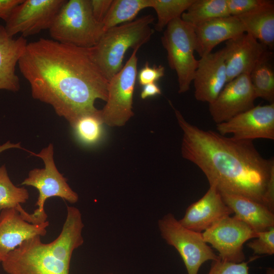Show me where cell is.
Returning <instances> with one entry per match:
<instances>
[{"label":"cell","instance_id":"603a6c76","mask_svg":"<svg viewBox=\"0 0 274 274\" xmlns=\"http://www.w3.org/2000/svg\"><path fill=\"white\" fill-rule=\"evenodd\" d=\"M272 53L268 51L249 74L255 95L269 104L274 103V71L270 62Z\"/></svg>","mask_w":274,"mask_h":274},{"label":"cell","instance_id":"1f68e13d","mask_svg":"<svg viewBox=\"0 0 274 274\" xmlns=\"http://www.w3.org/2000/svg\"><path fill=\"white\" fill-rule=\"evenodd\" d=\"M112 1L113 0H90L92 13L96 21L102 23Z\"/></svg>","mask_w":274,"mask_h":274},{"label":"cell","instance_id":"9c48e42d","mask_svg":"<svg viewBox=\"0 0 274 274\" xmlns=\"http://www.w3.org/2000/svg\"><path fill=\"white\" fill-rule=\"evenodd\" d=\"M138 50L132 52L121 70L109 80L108 99L100 110L104 124L122 126L133 116V95L137 79Z\"/></svg>","mask_w":274,"mask_h":274},{"label":"cell","instance_id":"4dcf8cb0","mask_svg":"<svg viewBox=\"0 0 274 274\" xmlns=\"http://www.w3.org/2000/svg\"><path fill=\"white\" fill-rule=\"evenodd\" d=\"M165 68L163 66H150L148 62L140 70L137 75V79L140 85L156 83L164 75Z\"/></svg>","mask_w":274,"mask_h":274},{"label":"cell","instance_id":"8fae6325","mask_svg":"<svg viewBox=\"0 0 274 274\" xmlns=\"http://www.w3.org/2000/svg\"><path fill=\"white\" fill-rule=\"evenodd\" d=\"M65 0H23L5 21L11 37L20 33L24 38L35 35L51 27Z\"/></svg>","mask_w":274,"mask_h":274},{"label":"cell","instance_id":"836d02e7","mask_svg":"<svg viewBox=\"0 0 274 274\" xmlns=\"http://www.w3.org/2000/svg\"><path fill=\"white\" fill-rule=\"evenodd\" d=\"M23 0H0V18L5 22L13 9Z\"/></svg>","mask_w":274,"mask_h":274},{"label":"cell","instance_id":"4fadbf2b","mask_svg":"<svg viewBox=\"0 0 274 274\" xmlns=\"http://www.w3.org/2000/svg\"><path fill=\"white\" fill-rule=\"evenodd\" d=\"M256 99L249 75L243 74L226 84L209 112L216 124L222 123L253 108Z\"/></svg>","mask_w":274,"mask_h":274},{"label":"cell","instance_id":"277c9868","mask_svg":"<svg viewBox=\"0 0 274 274\" xmlns=\"http://www.w3.org/2000/svg\"><path fill=\"white\" fill-rule=\"evenodd\" d=\"M154 19L147 15L104 31L92 50L96 64L108 80L122 68L129 48L139 50L149 41L154 32L151 24Z\"/></svg>","mask_w":274,"mask_h":274},{"label":"cell","instance_id":"d6a6232c","mask_svg":"<svg viewBox=\"0 0 274 274\" xmlns=\"http://www.w3.org/2000/svg\"><path fill=\"white\" fill-rule=\"evenodd\" d=\"M264 205L274 212V168L271 170L264 197Z\"/></svg>","mask_w":274,"mask_h":274},{"label":"cell","instance_id":"52a82bcc","mask_svg":"<svg viewBox=\"0 0 274 274\" xmlns=\"http://www.w3.org/2000/svg\"><path fill=\"white\" fill-rule=\"evenodd\" d=\"M161 40L167 52L168 65L177 75L178 92H186L190 88L198 64L194 55L196 47L194 28L181 18L175 19L166 26Z\"/></svg>","mask_w":274,"mask_h":274},{"label":"cell","instance_id":"8992f818","mask_svg":"<svg viewBox=\"0 0 274 274\" xmlns=\"http://www.w3.org/2000/svg\"><path fill=\"white\" fill-rule=\"evenodd\" d=\"M41 158L44 162V168L31 170L22 185L32 186L39 191L35 206L37 208L29 214L28 222L41 224L47 221L48 216L44 206L46 200L52 197H58L71 203H76L79 196L67 183V179L58 170L53 159V147L52 144L43 149L39 153L30 152Z\"/></svg>","mask_w":274,"mask_h":274},{"label":"cell","instance_id":"9a60e30c","mask_svg":"<svg viewBox=\"0 0 274 274\" xmlns=\"http://www.w3.org/2000/svg\"><path fill=\"white\" fill-rule=\"evenodd\" d=\"M192 82L196 100L210 104L216 98L227 83L223 48L200 57Z\"/></svg>","mask_w":274,"mask_h":274},{"label":"cell","instance_id":"f546056e","mask_svg":"<svg viewBox=\"0 0 274 274\" xmlns=\"http://www.w3.org/2000/svg\"><path fill=\"white\" fill-rule=\"evenodd\" d=\"M249 269L248 262L235 263L220 259L212 261L208 274H249Z\"/></svg>","mask_w":274,"mask_h":274},{"label":"cell","instance_id":"83f0119b","mask_svg":"<svg viewBox=\"0 0 274 274\" xmlns=\"http://www.w3.org/2000/svg\"><path fill=\"white\" fill-rule=\"evenodd\" d=\"M230 16L238 17L274 4L269 0H226Z\"/></svg>","mask_w":274,"mask_h":274},{"label":"cell","instance_id":"7402d4cb","mask_svg":"<svg viewBox=\"0 0 274 274\" xmlns=\"http://www.w3.org/2000/svg\"><path fill=\"white\" fill-rule=\"evenodd\" d=\"M229 16L226 0H194L181 18L194 27L214 19Z\"/></svg>","mask_w":274,"mask_h":274},{"label":"cell","instance_id":"d590c367","mask_svg":"<svg viewBox=\"0 0 274 274\" xmlns=\"http://www.w3.org/2000/svg\"><path fill=\"white\" fill-rule=\"evenodd\" d=\"M12 148L22 149L20 143L13 144L9 141L7 142L5 144L0 145V153L6 150Z\"/></svg>","mask_w":274,"mask_h":274},{"label":"cell","instance_id":"5bb4252c","mask_svg":"<svg viewBox=\"0 0 274 274\" xmlns=\"http://www.w3.org/2000/svg\"><path fill=\"white\" fill-rule=\"evenodd\" d=\"M227 82L243 75H249L268 51V48L247 33L225 42L223 48Z\"/></svg>","mask_w":274,"mask_h":274},{"label":"cell","instance_id":"7a4b0ae2","mask_svg":"<svg viewBox=\"0 0 274 274\" xmlns=\"http://www.w3.org/2000/svg\"><path fill=\"white\" fill-rule=\"evenodd\" d=\"M169 102L183 132L182 157L197 166L210 185L219 191L245 196L264 204L273 158H264L253 141L227 137L190 123Z\"/></svg>","mask_w":274,"mask_h":274},{"label":"cell","instance_id":"74e56055","mask_svg":"<svg viewBox=\"0 0 274 274\" xmlns=\"http://www.w3.org/2000/svg\"><path fill=\"white\" fill-rule=\"evenodd\" d=\"M106 274H114V273H106Z\"/></svg>","mask_w":274,"mask_h":274},{"label":"cell","instance_id":"6da1fadb","mask_svg":"<svg viewBox=\"0 0 274 274\" xmlns=\"http://www.w3.org/2000/svg\"><path fill=\"white\" fill-rule=\"evenodd\" d=\"M32 96L52 106L73 127L81 117L100 115L97 99H108L109 80L83 48L40 38L28 43L18 62Z\"/></svg>","mask_w":274,"mask_h":274},{"label":"cell","instance_id":"d6986e66","mask_svg":"<svg viewBox=\"0 0 274 274\" xmlns=\"http://www.w3.org/2000/svg\"><path fill=\"white\" fill-rule=\"evenodd\" d=\"M27 44V40L22 36L17 38L10 36L4 26L0 25V90L14 92L19 90L16 66Z\"/></svg>","mask_w":274,"mask_h":274},{"label":"cell","instance_id":"ffe728a7","mask_svg":"<svg viewBox=\"0 0 274 274\" xmlns=\"http://www.w3.org/2000/svg\"><path fill=\"white\" fill-rule=\"evenodd\" d=\"M234 216L256 232L274 227V214L264 204L239 194L220 191Z\"/></svg>","mask_w":274,"mask_h":274},{"label":"cell","instance_id":"ba28073f","mask_svg":"<svg viewBox=\"0 0 274 274\" xmlns=\"http://www.w3.org/2000/svg\"><path fill=\"white\" fill-rule=\"evenodd\" d=\"M158 227L162 238L179 253L188 274H197L205 262L220 259L203 240L201 233L185 228L173 214L160 219Z\"/></svg>","mask_w":274,"mask_h":274},{"label":"cell","instance_id":"7c38bea8","mask_svg":"<svg viewBox=\"0 0 274 274\" xmlns=\"http://www.w3.org/2000/svg\"><path fill=\"white\" fill-rule=\"evenodd\" d=\"M219 133L243 140H274V103L257 106L216 124Z\"/></svg>","mask_w":274,"mask_h":274},{"label":"cell","instance_id":"e575fe53","mask_svg":"<svg viewBox=\"0 0 274 274\" xmlns=\"http://www.w3.org/2000/svg\"><path fill=\"white\" fill-rule=\"evenodd\" d=\"M161 91L158 84L156 83H152L143 86L141 97L144 99L149 97L161 94Z\"/></svg>","mask_w":274,"mask_h":274},{"label":"cell","instance_id":"e0dca14e","mask_svg":"<svg viewBox=\"0 0 274 274\" xmlns=\"http://www.w3.org/2000/svg\"><path fill=\"white\" fill-rule=\"evenodd\" d=\"M232 213L217 188L210 185L205 194L187 208L184 217L179 221L185 228L201 233L216 221Z\"/></svg>","mask_w":274,"mask_h":274},{"label":"cell","instance_id":"cb8c5ba5","mask_svg":"<svg viewBox=\"0 0 274 274\" xmlns=\"http://www.w3.org/2000/svg\"><path fill=\"white\" fill-rule=\"evenodd\" d=\"M150 6L151 0H113L102 22L104 31L134 20L140 11Z\"/></svg>","mask_w":274,"mask_h":274},{"label":"cell","instance_id":"4316f807","mask_svg":"<svg viewBox=\"0 0 274 274\" xmlns=\"http://www.w3.org/2000/svg\"><path fill=\"white\" fill-rule=\"evenodd\" d=\"M103 124L101 114L86 115L80 118L73 128L80 141L93 144L100 139Z\"/></svg>","mask_w":274,"mask_h":274},{"label":"cell","instance_id":"3957f363","mask_svg":"<svg viewBox=\"0 0 274 274\" xmlns=\"http://www.w3.org/2000/svg\"><path fill=\"white\" fill-rule=\"evenodd\" d=\"M82 217L76 211L67 212L59 235L44 243L38 235L24 241L1 262L8 274H70L75 250L84 243Z\"/></svg>","mask_w":274,"mask_h":274},{"label":"cell","instance_id":"f1b7e54d","mask_svg":"<svg viewBox=\"0 0 274 274\" xmlns=\"http://www.w3.org/2000/svg\"><path fill=\"white\" fill-rule=\"evenodd\" d=\"M255 239L247 244L254 254L272 255L274 254V227L258 232Z\"/></svg>","mask_w":274,"mask_h":274},{"label":"cell","instance_id":"8d00e7d4","mask_svg":"<svg viewBox=\"0 0 274 274\" xmlns=\"http://www.w3.org/2000/svg\"><path fill=\"white\" fill-rule=\"evenodd\" d=\"M266 274H273V269L271 268H268Z\"/></svg>","mask_w":274,"mask_h":274},{"label":"cell","instance_id":"484cf974","mask_svg":"<svg viewBox=\"0 0 274 274\" xmlns=\"http://www.w3.org/2000/svg\"><path fill=\"white\" fill-rule=\"evenodd\" d=\"M194 0H151L150 8L154 9L157 17L155 29L161 31L173 20L181 18Z\"/></svg>","mask_w":274,"mask_h":274},{"label":"cell","instance_id":"2e32d148","mask_svg":"<svg viewBox=\"0 0 274 274\" xmlns=\"http://www.w3.org/2000/svg\"><path fill=\"white\" fill-rule=\"evenodd\" d=\"M48 221L41 224H32L26 221L15 208L3 209L0 212V262L24 241L36 236H45Z\"/></svg>","mask_w":274,"mask_h":274},{"label":"cell","instance_id":"44dd1931","mask_svg":"<svg viewBox=\"0 0 274 274\" xmlns=\"http://www.w3.org/2000/svg\"><path fill=\"white\" fill-rule=\"evenodd\" d=\"M236 17L241 21L246 33L268 49L273 48L274 4Z\"/></svg>","mask_w":274,"mask_h":274},{"label":"cell","instance_id":"ac0fdd59","mask_svg":"<svg viewBox=\"0 0 274 274\" xmlns=\"http://www.w3.org/2000/svg\"><path fill=\"white\" fill-rule=\"evenodd\" d=\"M193 28L195 52L200 57L212 53L221 43L245 33L239 19L232 16L214 19Z\"/></svg>","mask_w":274,"mask_h":274},{"label":"cell","instance_id":"30bf717a","mask_svg":"<svg viewBox=\"0 0 274 274\" xmlns=\"http://www.w3.org/2000/svg\"><path fill=\"white\" fill-rule=\"evenodd\" d=\"M257 232L234 216L224 217L201 232L203 240L219 252L221 260L239 263L246 259L244 244Z\"/></svg>","mask_w":274,"mask_h":274},{"label":"cell","instance_id":"5b68a950","mask_svg":"<svg viewBox=\"0 0 274 274\" xmlns=\"http://www.w3.org/2000/svg\"><path fill=\"white\" fill-rule=\"evenodd\" d=\"M49 31L54 41L83 48L94 46L104 32L93 16L90 0H65Z\"/></svg>","mask_w":274,"mask_h":274},{"label":"cell","instance_id":"d4e9b609","mask_svg":"<svg viewBox=\"0 0 274 274\" xmlns=\"http://www.w3.org/2000/svg\"><path fill=\"white\" fill-rule=\"evenodd\" d=\"M29 198V193L24 187L15 186L10 180L5 165L0 166V212L6 209L19 210L21 204Z\"/></svg>","mask_w":274,"mask_h":274}]
</instances>
